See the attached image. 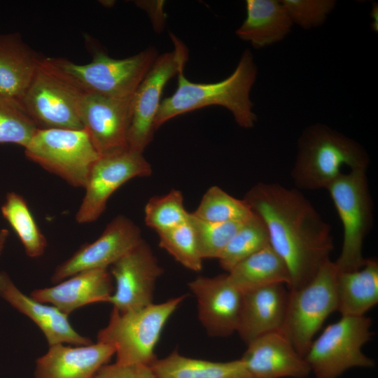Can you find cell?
<instances>
[{"label": "cell", "mask_w": 378, "mask_h": 378, "mask_svg": "<svg viewBox=\"0 0 378 378\" xmlns=\"http://www.w3.org/2000/svg\"><path fill=\"white\" fill-rule=\"evenodd\" d=\"M109 272L115 286L108 302L119 312L152 304L156 281L163 272L144 239L113 263Z\"/></svg>", "instance_id": "13"}, {"label": "cell", "mask_w": 378, "mask_h": 378, "mask_svg": "<svg viewBox=\"0 0 378 378\" xmlns=\"http://www.w3.org/2000/svg\"><path fill=\"white\" fill-rule=\"evenodd\" d=\"M143 240L141 232L130 218L118 215L93 242L83 245L55 270L51 281L57 284L77 273L108 269Z\"/></svg>", "instance_id": "14"}, {"label": "cell", "mask_w": 378, "mask_h": 378, "mask_svg": "<svg viewBox=\"0 0 378 378\" xmlns=\"http://www.w3.org/2000/svg\"><path fill=\"white\" fill-rule=\"evenodd\" d=\"M202 258H218L230 239L244 222L211 223L200 220L190 213Z\"/></svg>", "instance_id": "33"}, {"label": "cell", "mask_w": 378, "mask_h": 378, "mask_svg": "<svg viewBox=\"0 0 378 378\" xmlns=\"http://www.w3.org/2000/svg\"><path fill=\"white\" fill-rule=\"evenodd\" d=\"M244 200L264 222L270 245L285 262L289 290L309 281L330 259V225L298 190L276 183H258Z\"/></svg>", "instance_id": "1"}, {"label": "cell", "mask_w": 378, "mask_h": 378, "mask_svg": "<svg viewBox=\"0 0 378 378\" xmlns=\"http://www.w3.org/2000/svg\"><path fill=\"white\" fill-rule=\"evenodd\" d=\"M94 378H156L151 368L143 365L106 364Z\"/></svg>", "instance_id": "35"}, {"label": "cell", "mask_w": 378, "mask_h": 378, "mask_svg": "<svg viewBox=\"0 0 378 378\" xmlns=\"http://www.w3.org/2000/svg\"><path fill=\"white\" fill-rule=\"evenodd\" d=\"M227 274L242 292L277 284L287 287L290 284L288 268L270 245L239 262Z\"/></svg>", "instance_id": "26"}, {"label": "cell", "mask_w": 378, "mask_h": 378, "mask_svg": "<svg viewBox=\"0 0 378 378\" xmlns=\"http://www.w3.org/2000/svg\"><path fill=\"white\" fill-rule=\"evenodd\" d=\"M246 16L237 36L255 48L283 40L293 24L281 1L246 0Z\"/></svg>", "instance_id": "23"}, {"label": "cell", "mask_w": 378, "mask_h": 378, "mask_svg": "<svg viewBox=\"0 0 378 378\" xmlns=\"http://www.w3.org/2000/svg\"><path fill=\"white\" fill-rule=\"evenodd\" d=\"M24 149L27 159L75 188H85L100 157L85 129H38Z\"/></svg>", "instance_id": "9"}, {"label": "cell", "mask_w": 378, "mask_h": 378, "mask_svg": "<svg viewBox=\"0 0 378 378\" xmlns=\"http://www.w3.org/2000/svg\"><path fill=\"white\" fill-rule=\"evenodd\" d=\"M372 321L344 316L328 326L311 344L304 359L316 378H337L352 368H372L374 361L362 351L371 340Z\"/></svg>", "instance_id": "10"}, {"label": "cell", "mask_w": 378, "mask_h": 378, "mask_svg": "<svg viewBox=\"0 0 378 378\" xmlns=\"http://www.w3.org/2000/svg\"><path fill=\"white\" fill-rule=\"evenodd\" d=\"M41 58L19 34H0V95L21 102Z\"/></svg>", "instance_id": "22"}, {"label": "cell", "mask_w": 378, "mask_h": 378, "mask_svg": "<svg viewBox=\"0 0 378 378\" xmlns=\"http://www.w3.org/2000/svg\"><path fill=\"white\" fill-rule=\"evenodd\" d=\"M184 298L181 295L126 312L113 309L97 341L114 348L117 363L150 366L158 358L155 349L162 331Z\"/></svg>", "instance_id": "4"}, {"label": "cell", "mask_w": 378, "mask_h": 378, "mask_svg": "<svg viewBox=\"0 0 378 378\" xmlns=\"http://www.w3.org/2000/svg\"><path fill=\"white\" fill-rule=\"evenodd\" d=\"M84 93L51 57H41L21 103L38 129L80 130Z\"/></svg>", "instance_id": "6"}, {"label": "cell", "mask_w": 378, "mask_h": 378, "mask_svg": "<svg viewBox=\"0 0 378 378\" xmlns=\"http://www.w3.org/2000/svg\"><path fill=\"white\" fill-rule=\"evenodd\" d=\"M115 354L114 348L97 341L74 347L58 344L36 360L35 378H94Z\"/></svg>", "instance_id": "18"}, {"label": "cell", "mask_w": 378, "mask_h": 378, "mask_svg": "<svg viewBox=\"0 0 378 378\" xmlns=\"http://www.w3.org/2000/svg\"><path fill=\"white\" fill-rule=\"evenodd\" d=\"M369 162L367 152L358 143L317 124L307 127L298 140L291 177L301 189H327L342 174V167L366 170Z\"/></svg>", "instance_id": "3"}, {"label": "cell", "mask_w": 378, "mask_h": 378, "mask_svg": "<svg viewBox=\"0 0 378 378\" xmlns=\"http://www.w3.org/2000/svg\"><path fill=\"white\" fill-rule=\"evenodd\" d=\"M270 245L267 229L254 214L241 225L220 255V267L229 272L239 262Z\"/></svg>", "instance_id": "28"}, {"label": "cell", "mask_w": 378, "mask_h": 378, "mask_svg": "<svg viewBox=\"0 0 378 378\" xmlns=\"http://www.w3.org/2000/svg\"><path fill=\"white\" fill-rule=\"evenodd\" d=\"M343 227V242L335 264L338 272L362 267L365 237L373 223V203L366 170H350L342 174L328 188Z\"/></svg>", "instance_id": "8"}, {"label": "cell", "mask_w": 378, "mask_h": 378, "mask_svg": "<svg viewBox=\"0 0 378 378\" xmlns=\"http://www.w3.org/2000/svg\"><path fill=\"white\" fill-rule=\"evenodd\" d=\"M338 270L330 259L304 285L289 290L280 332L304 358L314 337L327 318L338 309Z\"/></svg>", "instance_id": "5"}, {"label": "cell", "mask_w": 378, "mask_h": 378, "mask_svg": "<svg viewBox=\"0 0 378 378\" xmlns=\"http://www.w3.org/2000/svg\"><path fill=\"white\" fill-rule=\"evenodd\" d=\"M114 291L113 278L108 269L77 273L48 288L35 289L31 297L50 303L68 315L85 305L108 302Z\"/></svg>", "instance_id": "19"}, {"label": "cell", "mask_w": 378, "mask_h": 378, "mask_svg": "<svg viewBox=\"0 0 378 378\" xmlns=\"http://www.w3.org/2000/svg\"><path fill=\"white\" fill-rule=\"evenodd\" d=\"M1 211L20 239L26 254L31 258L42 256L48 241L26 200L18 193L8 192Z\"/></svg>", "instance_id": "27"}, {"label": "cell", "mask_w": 378, "mask_h": 378, "mask_svg": "<svg viewBox=\"0 0 378 378\" xmlns=\"http://www.w3.org/2000/svg\"><path fill=\"white\" fill-rule=\"evenodd\" d=\"M190 216L182 192L176 189L164 195L152 197L144 208L146 225L158 234L186 223Z\"/></svg>", "instance_id": "30"}, {"label": "cell", "mask_w": 378, "mask_h": 378, "mask_svg": "<svg viewBox=\"0 0 378 378\" xmlns=\"http://www.w3.org/2000/svg\"><path fill=\"white\" fill-rule=\"evenodd\" d=\"M240 359L251 378H306L311 372L304 358L280 331L247 344Z\"/></svg>", "instance_id": "17"}, {"label": "cell", "mask_w": 378, "mask_h": 378, "mask_svg": "<svg viewBox=\"0 0 378 378\" xmlns=\"http://www.w3.org/2000/svg\"><path fill=\"white\" fill-rule=\"evenodd\" d=\"M174 48L158 55L132 98L131 121L127 134L128 148L143 153L153 139L154 120L167 83L183 71L188 58L187 47L171 34Z\"/></svg>", "instance_id": "11"}, {"label": "cell", "mask_w": 378, "mask_h": 378, "mask_svg": "<svg viewBox=\"0 0 378 378\" xmlns=\"http://www.w3.org/2000/svg\"><path fill=\"white\" fill-rule=\"evenodd\" d=\"M188 286L197 301L198 316L209 335L226 337L237 332L243 292L228 274L200 276Z\"/></svg>", "instance_id": "16"}, {"label": "cell", "mask_w": 378, "mask_h": 378, "mask_svg": "<svg viewBox=\"0 0 378 378\" xmlns=\"http://www.w3.org/2000/svg\"><path fill=\"white\" fill-rule=\"evenodd\" d=\"M156 378H251L241 360L214 362L192 358L174 351L150 366Z\"/></svg>", "instance_id": "25"}, {"label": "cell", "mask_w": 378, "mask_h": 378, "mask_svg": "<svg viewBox=\"0 0 378 378\" xmlns=\"http://www.w3.org/2000/svg\"><path fill=\"white\" fill-rule=\"evenodd\" d=\"M132 98L84 93L80 105V119L99 156L129 149L127 134Z\"/></svg>", "instance_id": "15"}, {"label": "cell", "mask_w": 378, "mask_h": 378, "mask_svg": "<svg viewBox=\"0 0 378 378\" xmlns=\"http://www.w3.org/2000/svg\"><path fill=\"white\" fill-rule=\"evenodd\" d=\"M152 172L150 164L141 153L127 149L100 156L90 172L76 221L79 224L96 221L116 190L132 178L150 176Z\"/></svg>", "instance_id": "12"}, {"label": "cell", "mask_w": 378, "mask_h": 378, "mask_svg": "<svg viewBox=\"0 0 378 378\" xmlns=\"http://www.w3.org/2000/svg\"><path fill=\"white\" fill-rule=\"evenodd\" d=\"M338 309L341 316H364L378 302V262L366 258L364 265L338 272Z\"/></svg>", "instance_id": "24"}, {"label": "cell", "mask_w": 378, "mask_h": 378, "mask_svg": "<svg viewBox=\"0 0 378 378\" xmlns=\"http://www.w3.org/2000/svg\"><path fill=\"white\" fill-rule=\"evenodd\" d=\"M377 4H374L372 12H371V16L373 19V22L372 23V28L374 31H377L378 30V22H377V14H378V9H377Z\"/></svg>", "instance_id": "37"}, {"label": "cell", "mask_w": 378, "mask_h": 378, "mask_svg": "<svg viewBox=\"0 0 378 378\" xmlns=\"http://www.w3.org/2000/svg\"><path fill=\"white\" fill-rule=\"evenodd\" d=\"M92 60L78 64L64 58L51 57L85 92L125 99L132 97L158 56L155 48L132 56L115 59L94 48Z\"/></svg>", "instance_id": "7"}, {"label": "cell", "mask_w": 378, "mask_h": 378, "mask_svg": "<svg viewBox=\"0 0 378 378\" xmlns=\"http://www.w3.org/2000/svg\"><path fill=\"white\" fill-rule=\"evenodd\" d=\"M277 284L243 292L237 332L247 344L265 334L280 331L287 306L289 290Z\"/></svg>", "instance_id": "20"}, {"label": "cell", "mask_w": 378, "mask_h": 378, "mask_svg": "<svg viewBox=\"0 0 378 378\" xmlns=\"http://www.w3.org/2000/svg\"><path fill=\"white\" fill-rule=\"evenodd\" d=\"M37 130L21 102L0 95V144L24 148Z\"/></svg>", "instance_id": "32"}, {"label": "cell", "mask_w": 378, "mask_h": 378, "mask_svg": "<svg viewBox=\"0 0 378 378\" xmlns=\"http://www.w3.org/2000/svg\"><path fill=\"white\" fill-rule=\"evenodd\" d=\"M256 76L257 67L249 50L242 53L234 71L216 83H193L181 72L174 94L161 101L154 120L155 130L176 116L212 105L229 110L239 127H253L257 116L250 92Z\"/></svg>", "instance_id": "2"}, {"label": "cell", "mask_w": 378, "mask_h": 378, "mask_svg": "<svg viewBox=\"0 0 378 378\" xmlns=\"http://www.w3.org/2000/svg\"><path fill=\"white\" fill-rule=\"evenodd\" d=\"M159 246L188 270L200 272L203 258L200 254L190 216L186 223L158 233Z\"/></svg>", "instance_id": "31"}, {"label": "cell", "mask_w": 378, "mask_h": 378, "mask_svg": "<svg viewBox=\"0 0 378 378\" xmlns=\"http://www.w3.org/2000/svg\"><path fill=\"white\" fill-rule=\"evenodd\" d=\"M192 215L211 223L244 222L254 212L244 200L235 198L218 186H211Z\"/></svg>", "instance_id": "29"}, {"label": "cell", "mask_w": 378, "mask_h": 378, "mask_svg": "<svg viewBox=\"0 0 378 378\" xmlns=\"http://www.w3.org/2000/svg\"><path fill=\"white\" fill-rule=\"evenodd\" d=\"M9 232L7 229L0 230V255L3 251L4 247L8 237Z\"/></svg>", "instance_id": "36"}, {"label": "cell", "mask_w": 378, "mask_h": 378, "mask_svg": "<svg viewBox=\"0 0 378 378\" xmlns=\"http://www.w3.org/2000/svg\"><path fill=\"white\" fill-rule=\"evenodd\" d=\"M0 295L35 323L49 346L64 343L80 346L93 343L90 339L76 332L69 321L68 315L53 305H48L24 294L4 272H0Z\"/></svg>", "instance_id": "21"}, {"label": "cell", "mask_w": 378, "mask_h": 378, "mask_svg": "<svg viewBox=\"0 0 378 378\" xmlns=\"http://www.w3.org/2000/svg\"><path fill=\"white\" fill-rule=\"evenodd\" d=\"M293 23L308 29L321 25L336 2L333 0H281Z\"/></svg>", "instance_id": "34"}]
</instances>
